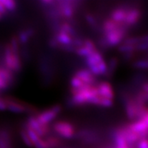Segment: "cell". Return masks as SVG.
I'll list each match as a JSON object with an SVG mask.
<instances>
[{
    "instance_id": "cell-34",
    "label": "cell",
    "mask_w": 148,
    "mask_h": 148,
    "mask_svg": "<svg viewBox=\"0 0 148 148\" xmlns=\"http://www.w3.org/2000/svg\"><path fill=\"white\" fill-rule=\"evenodd\" d=\"M147 49V42H143L136 45L137 50H140V51H144Z\"/></svg>"
},
{
    "instance_id": "cell-38",
    "label": "cell",
    "mask_w": 148,
    "mask_h": 148,
    "mask_svg": "<svg viewBox=\"0 0 148 148\" xmlns=\"http://www.w3.org/2000/svg\"><path fill=\"white\" fill-rule=\"evenodd\" d=\"M7 110L5 101L3 97H0V110Z\"/></svg>"
},
{
    "instance_id": "cell-22",
    "label": "cell",
    "mask_w": 148,
    "mask_h": 148,
    "mask_svg": "<svg viewBox=\"0 0 148 148\" xmlns=\"http://www.w3.org/2000/svg\"><path fill=\"white\" fill-rule=\"evenodd\" d=\"M70 86H71V88L73 89H78V88H81L84 86H86V84L84 83L77 76H74L70 79Z\"/></svg>"
},
{
    "instance_id": "cell-9",
    "label": "cell",
    "mask_w": 148,
    "mask_h": 148,
    "mask_svg": "<svg viewBox=\"0 0 148 148\" xmlns=\"http://www.w3.org/2000/svg\"><path fill=\"white\" fill-rule=\"evenodd\" d=\"M98 92V95L102 97L113 100L114 97V92L112 85L108 82H101L96 87Z\"/></svg>"
},
{
    "instance_id": "cell-19",
    "label": "cell",
    "mask_w": 148,
    "mask_h": 148,
    "mask_svg": "<svg viewBox=\"0 0 148 148\" xmlns=\"http://www.w3.org/2000/svg\"><path fill=\"white\" fill-rule=\"evenodd\" d=\"M116 148H130L128 143L126 142L125 138L123 136L121 129H119L116 133Z\"/></svg>"
},
{
    "instance_id": "cell-17",
    "label": "cell",
    "mask_w": 148,
    "mask_h": 148,
    "mask_svg": "<svg viewBox=\"0 0 148 148\" xmlns=\"http://www.w3.org/2000/svg\"><path fill=\"white\" fill-rule=\"evenodd\" d=\"M60 12L65 18H72L74 14V8L70 2H65L64 5L60 7Z\"/></svg>"
},
{
    "instance_id": "cell-25",
    "label": "cell",
    "mask_w": 148,
    "mask_h": 148,
    "mask_svg": "<svg viewBox=\"0 0 148 148\" xmlns=\"http://www.w3.org/2000/svg\"><path fill=\"white\" fill-rule=\"evenodd\" d=\"M26 132H27V133L28 136H29V139H30V140H31L32 144H33V146L34 145V144H36V143L38 141V140L40 139V137L38 135V134H36V133L34 132L33 130H32L30 128H29L28 126H27V129H25Z\"/></svg>"
},
{
    "instance_id": "cell-39",
    "label": "cell",
    "mask_w": 148,
    "mask_h": 148,
    "mask_svg": "<svg viewBox=\"0 0 148 148\" xmlns=\"http://www.w3.org/2000/svg\"><path fill=\"white\" fill-rule=\"evenodd\" d=\"M6 12H7V11H6V9L5 8V7L3 6V5L2 4L1 1H0V14H2V15H3V14H6Z\"/></svg>"
},
{
    "instance_id": "cell-28",
    "label": "cell",
    "mask_w": 148,
    "mask_h": 148,
    "mask_svg": "<svg viewBox=\"0 0 148 148\" xmlns=\"http://www.w3.org/2000/svg\"><path fill=\"white\" fill-rule=\"evenodd\" d=\"M60 30L65 32V33L69 34V35L71 36L72 37L76 34L75 30H74V29L73 28L72 26L67 23H63L62 25H61V27H60Z\"/></svg>"
},
{
    "instance_id": "cell-13",
    "label": "cell",
    "mask_w": 148,
    "mask_h": 148,
    "mask_svg": "<svg viewBox=\"0 0 148 148\" xmlns=\"http://www.w3.org/2000/svg\"><path fill=\"white\" fill-rule=\"evenodd\" d=\"M55 39L58 45H61L64 47H68L73 44V37L62 30H59Z\"/></svg>"
},
{
    "instance_id": "cell-31",
    "label": "cell",
    "mask_w": 148,
    "mask_h": 148,
    "mask_svg": "<svg viewBox=\"0 0 148 148\" xmlns=\"http://www.w3.org/2000/svg\"><path fill=\"white\" fill-rule=\"evenodd\" d=\"M117 64H118V60H117V58H113L111 59L110 61L109 66H107V73H111V72H113L115 70Z\"/></svg>"
},
{
    "instance_id": "cell-8",
    "label": "cell",
    "mask_w": 148,
    "mask_h": 148,
    "mask_svg": "<svg viewBox=\"0 0 148 148\" xmlns=\"http://www.w3.org/2000/svg\"><path fill=\"white\" fill-rule=\"evenodd\" d=\"M27 126L33 130L40 138L45 136L49 132V125H42L37 121L36 116H29L27 120Z\"/></svg>"
},
{
    "instance_id": "cell-14",
    "label": "cell",
    "mask_w": 148,
    "mask_h": 148,
    "mask_svg": "<svg viewBox=\"0 0 148 148\" xmlns=\"http://www.w3.org/2000/svg\"><path fill=\"white\" fill-rule=\"evenodd\" d=\"M126 10L124 8H116L112 12L111 19L117 23H124L125 16H126Z\"/></svg>"
},
{
    "instance_id": "cell-18",
    "label": "cell",
    "mask_w": 148,
    "mask_h": 148,
    "mask_svg": "<svg viewBox=\"0 0 148 148\" xmlns=\"http://www.w3.org/2000/svg\"><path fill=\"white\" fill-rule=\"evenodd\" d=\"M11 139L9 134L4 130H0V148H10Z\"/></svg>"
},
{
    "instance_id": "cell-29",
    "label": "cell",
    "mask_w": 148,
    "mask_h": 148,
    "mask_svg": "<svg viewBox=\"0 0 148 148\" xmlns=\"http://www.w3.org/2000/svg\"><path fill=\"white\" fill-rule=\"evenodd\" d=\"M20 134H21V137L22 140L24 142V144L28 147H33V144H32L31 140L29 139V136H28L27 133L26 132L25 129H22L21 132H20Z\"/></svg>"
},
{
    "instance_id": "cell-16",
    "label": "cell",
    "mask_w": 148,
    "mask_h": 148,
    "mask_svg": "<svg viewBox=\"0 0 148 148\" xmlns=\"http://www.w3.org/2000/svg\"><path fill=\"white\" fill-rule=\"evenodd\" d=\"M89 103L101 106V107H110L113 105V100L108 99V98H106V97H102L99 95H97L90 101Z\"/></svg>"
},
{
    "instance_id": "cell-21",
    "label": "cell",
    "mask_w": 148,
    "mask_h": 148,
    "mask_svg": "<svg viewBox=\"0 0 148 148\" xmlns=\"http://www.w3.org/2000/svg\"><path fill=\"white\" fill-rule=\"evenodd\" d=\"M33 29H27V30H25V31L21 32L18 37V42H19V43H21V44H25V43L29 41V38L33 36Z\"/></svg>"
},
{
    "instance_id": "cell-40",
    "label": "cell",
    "mask_w": 148,
    "mask_h": 148,
    "mask_svg": "<svg viewBox=\"0 0 148 148\" xmlns=\"http://www.w3.org/2000/svg\"><path fill=\"white\" fill-rule=\"evenodd\" d=\"M2 16H3V15H2V14H0V20H1L2 18Z\"/></svg>"
},
{
    "instance_id": "cell-20",
    "label": "cell",
    "mask_w": 148,
    "mask_h": 148,
    "mask_svg": "<svg viewBox=\"0 0 148 148\" xmlns=\"http://www.w3.org/2000/svg\"><path fill=\"white\" fill-rule=\"evenodd\" d=\"M0 76H1V77H2L8 85H11V84L13 82V81H14L13 73H12V71L8 70L7 68L0 67Z\"/></svg>"
},
{
    "instance_id": "cell-11",
    "label": "cell",
    "mask_w": 148,
    "mask_h": 148,
    "mask_svg": "<svg viewBox=\"0 0 148 148\" xmlns=\"http://www.w3.org/2000/svg\"><path fill=\"white\" fill-rule=\"evenodd\" d=\"M141 15V12L138 8H132L127 11L124 24L125 26H132L138 21Z\"/></svg>"
},
{
    "instance_id": "cell-2",
    "label": "cell",
    "mask_w": 148,
    "mask_h": 148,
    "mask_svg": "<svg viewBox=\"0 0 148 148\" xmlns=\"http://www.w3.org/2000/svg\"><path fill=\"white\" fill-rule=\"evenodd\" d=\"M5 64L6 68L12 72H19L21 70V60L20 53L12 52L9 44L5 49Z\"/></svg>"
},
{
    "instance_id": "cell-23",
    "label": "cell",
    "mask_w": 148,
    "mask_h": 148,
    "mask_svg": "<svg viewBox=\"0 0 148 148\" xmlns=\"http://www.w3.org/2000/svg\"><path fill=\"white\" fill-rule=\"evenodd\" d=\"M45 140H46L49 148H57L60 145V139L55 138V137H48Z\"/></svg>"
},
{
    "instance_id": "cell-33",
    "label": "cell",
    "mask_w": 148,
    "mask_h": 148,
    "mask_svg": "<svg viewBox=\"0 0 148 148\" xmlns=\"http://www.w3.org/2000/svg\"><path fill=\"white\" fill-rule=\"evenodd\" d=\"M33 147L35 148H49L45 139H42V138H40V139L33 145Z\"/></svg>"
},
{
    "instance_id": "cell-10",
    "label": "cell",
    "mask_w": 148,
    "mask_h": 148,
    "mask_svg": "<svg viewBox=\"0 0 148 148\" xmlns=\"http://www.w3.org/2000/svg\"><path fill=\"white\" fill-rule=\"evenodd\" d=\"M146 107V106H145ZM126 113L127 116L130 119H134L137 117H138V113L140 109L142 107H139L137 104L136 101L134 98H130L126 103Z\"/></svg>"
},
{
    "instance_id": "cell-5",
    "label": "cell",
    "mask_w": 148,
    "mask_h": 148,
    "mask_svg": "<svg viewBox=\"0 0 148 148\" xmlns=\"http://www.w3.org/2000/svg\"><path fill=\"white\" fill-rule=\"evenodd\" d=\"M54 130L60 136L65 138H72L75 134V129L72 124L68 122L59 121L54 124Z\"/></svg>"
},
{
    "instance_id": "cell-26",
    "label": "cell",
    "mask_w": 148,
    "mask_h": 148,
    "mask_svg": "<svg viewBox=\"0 0 148 148\" xmlns=\"http://www.w3.org/2000/svg\"><path fill=\"white\" fill-rule=\"evenodd\" d=\"M136 45H127V44H123L120 45L119 48V51L120 52L125 53H133L134 51H136Z\"/></svg>"
},
{
    "instance_id": "cell-24",
    "label": "cell",
    "mask_w": 148,
    "mask_h": 148,
    "mask_svg": "<svg viewBox=\"0 0 148 148\" xmlns=\"http://www.w3.org/2000/svg\"><path fill=\"white\" fill-rule=\"evenodd\" d=\"M2 4L5 7L6 11H14L17 7V3L13 0H0Z\"/></svg>"
},
{
    "instance_id": "cell-1",
    "label": "cell",
    "mask_w": 148,
    "mask_h": 148,
    "mask_svg": "<svg viewBox=\"0 0 148 148\" xmlns=\"http://www.w3.org/2000/svg\"><path fill=\"white\" fill-rule=\"evenodd\" d=\"M72 101L76 105H82L84 103H89L90 101L98 95V92L96 86L86 85L81 88L73 89L71 88Z\"/></svg>"
},
{
    "instance_id": "cell-3",
    "label": "cell",
    "mask_w": 148,
    "mask_h": 148,
    "mask_svg": "<svg viewBox=\"0 0 148 148\" xmlns=\"http://www.w3.org/2000/svg\"><path fill=\"white\" fill-rule=\"evenodd\" d=\"M5 101L6 103L7 110L15 113H22L25 112H32L34 113L36 109H34L33 106L29 105L28 103L23 102L20 100L12 97H4Z\"/></svg>"
},
{
    "instance_id": "cell-37",
    "label": "cell",
    "mask_w": 148,
    "mask_h": 148,
    "mask_svg": "<svg viewBox=\"0 0 148 148\" xmlns=\"http://www.w3.org/2000/svg\"><path fill=\"white\" fill-rule=\"evenodd\" d=\"M86 20H87V21H88L90 24H92V25H96V24H97L95 18H94L93 16L91 15V14H86Z\"/></svg>"
},
{
    "instance_id": "cell-6",
    "label": "cell",
    "mask_w": 148,
    "mask_h": 148,
    "mask_svg": "<svg viewBox=\"0 0 148 148\" xmlns=\"http://www.w3.org/2000/svg\"><path fill=\"white\" fill-rule=\"evenodd\" d=\"M106 43L110 46H116L123 41L125 35V29L124 27L117 28L112 31L105 33Z\"/></svg>"
},
{
    "instance_id": "cell-7",
    "label": "cell",
    "mask_w": 148,
    "mask_h": 148,
    "mask_svg": "<svg viewBox=\"0 0 148 148\" xmlns=\"http://www.w3.org/2000/svg\"><path fill=\"white\" fill-rule=\"evenodd\" d=\"M148 127V115L139 119L138 121L131 124L128 128L130 130L141 134L142 138H147Z\"/></svg>"
},
{
    "instance_id": "cell-4",
    "label": "cell",
    "mask_w": 148,
    "mask_h": 148,
    "mask_svg": "<svg viewBox=\"0 0 148 148\" xmlns=\"http://www.w3.org/2000/svg\"><path fill=\"white\" fill-rule=\"evenodd\" d=\"M62 110L61 106L59 104L53 106L51 108L42 111L41 113L37 114L36 116L37 121L42 125H49V124L51 121L56 118V116L60 113Z\"/></svg>"
},
{
    "instance_id": "cell-15",
    "label": "cell",
    "mask_w": 148,
    "mask_h": 148,
    "mask_svg": "<svg viewBox=\"0 0 148 148\" xmlns=\"http://www.w3.org/2000/svg\"><path fill=\"white\" fill-rule=\"evenodd\" d=\"M125 24L124 23H117V22L114 21L113 20L110 18V19L106 20L105 21L103 22V29L104 33H107L108 32H110L113 29H116L117 28H120L124 27Z\"/></svg>"
},
{
    "instance_id": "cell-36",
    "label": "cell",
    "mask_w": 148,
    "mask_h": 148,
    "mask_svg": "<svg viewBox=\"0 0 148 148\" xmlns=\"http://www.w3.org/2000/svg\"><path fill=\"white\" fill-rule=\"evenodd\" d=\"M138 148H147V138H142L139 140Z\"/></svg>"
},
{
    "instance_id": "cell-12",
    "label": "cell",
    "mask_w": 148,
    "mask_h": 148,
    "mask_svg": "<svg viewBox=\"0 0 148 148\" xmlns=\"http://www.w3.org/2000/svg\"><path fill=\"white\" fill-rule=\"evenodd\" d=\"M75 76H77L79 79L82 80L84 83L88 85V86H94V84L96 82L95 77L90 73L89 70H86V69L78 70L76 73Z\"/></svg>"
},
{
    "instance_id": "cell-27",
    "label": "cell",
    "mask_w": 148,
    "mask_h": 148,
    "mask_svg": "<svg viewBox=\"0 0 148 148\" xmlns=\"http://www.w3.org/2000/svg\"><path fill=\"white\" fill-rule=\"evenodd\" d=\"M76 53L79 56H82V57H85L86 58L87 56L90 55V54H92V51H90L89 49L88 48H86V46H79V47H77L76 49Z\"/></svg>"
},
{
    "instance_id": "cell-35",
    "label": "cell",
    "mask_w": 148,
    "mask_h": 148,
    "mask_svg": "<svg viewBox=\"0 0 148 148\" xmlns=\"http://www.w3.org/2000/svg\"><path fill=\"white\" fill-rule=\"evenodd\" d=\"M8 87H9V85L0 76V91L7 89Z\"/></svg>"
},
{
    "instance_id": "cell-32",
    "label": "cell",
    "mask_w": 148,
    "mask_h": 148,
    "mask_svg": "<svg viewBox=\"0 0 148 148\" xmlns=\"http://www.w3.org/2000/svg\"><path fill=\"white\" fill-rule=\"evenodd\" d=\"M134 67H136L138 69H140V70H145L147 68L148 63L147 60H138L134 64Z\"/></svg>"
},
{
    "instance_id": "cell-30",
    "label": "cell",
    "mask_w": 148,
    "mask_h": 148,
    "mask_svg": "<svg viewBox=\"0 0 148 148\" xmlns=\"http://www.w3.org/2000/svg\"><path fill=\"white\" fill-rule=\"evenodd\" d=\"M83 45L84 46H86V48H88L90 51H92V52L97 51V49H96V46L95 45V43H94L93 41L91 40V39H86L83 42Z\"/></svg>"
}]
</instances>
